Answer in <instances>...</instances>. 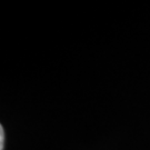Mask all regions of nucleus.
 Returning <instances> with one entry per match:
<instances>
[{
  "label": "nucleus",
  "mask_w": 150,
  "mask_h": 150,
  "mask_svg": "<svg viewBox=\"0 0 150 150\" xmlns=\"http://www.w3.org/2000/svg\"><path fill=\"white\" fill-rule=\"evenodd\" d=\"M5 149V129L0 126V150Z\"/></svg>",
  "instance_id": "obj_1"
}]
</instances>
